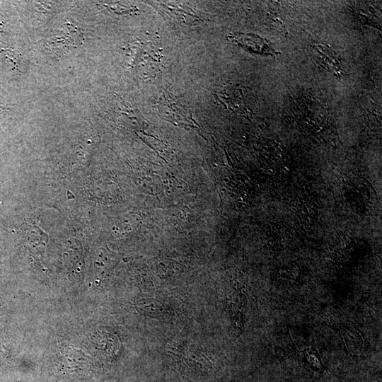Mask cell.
I'll return each instance as SVG.
<instances>
[{"instance_id":"1","label":"cell","mask_w":382,"mask_h":382,"mask_svg":"<svg viewBox=\"0 0 382 382\" xmlns=\"http://www.w3.org/2000/svg\"><path fill=\"white\" fill-rule=\"evenodd\" d=\"M228 39L250 53L264 56L277 54L266 39L255 34L235 33L230 34Z\"/></svg>"},{"instance_id":"2","label":"cell","mask_w":382,"mask_h":382,"mask_svg":"<svg viewBox=\"0 0 382 382\" xmlns=\"http://www.w3.org/2000/svg\"><path fill=\"white\" fill-rule=\"evenodd\" d=\"M318 58L320 59L322 64L325 69L336 76L341 75L342 69L339 60V56L337 55L329 47L324 45H316L313 47Z\"/></svg>"}]
</instances>
